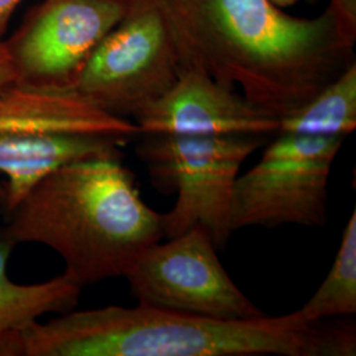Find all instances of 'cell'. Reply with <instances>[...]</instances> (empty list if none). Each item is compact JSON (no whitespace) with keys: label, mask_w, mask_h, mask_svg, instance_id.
I'll return each instance as SVG.
<instances>
[{"label":"cell","mask_w":356,"mask_h":356,"mask_svg":"<svg viewBox=\"0 0 356 356\" xmlns=\"http://www.w3.org/2000/svg\"><path fill=\"white\" fill-rule=\"evenodd\" d=\"M182 69L241 91L281 119L302 107L355 61L327 7L317 17L282 13L270 0H151Z\"/></svg>","instance_id":"6da1fadb"},{"label":"cell","mask_w":356,"mask_h":356,"mask_svg":"<svg viewBox=\"0 0 356 356\" xmlns=\"http://www.w3.org/2000/svg\"><path fill=\"white\" fill-rule=\"evenodd\" d=\"M334 319V318H332ZM354 322L279 317L216 319L151 306L70 310L10 334L0 355L354 356Z\"/></svg>","instance_id":"7a4b0ae2"},{"label":"cell","mask_w":356,"mask_h":356,"mask_svg":"<svg viewBox=\"0 0 356 356\" xmlns=\"http://www.w3.org/2000/svg\"><path fill=\"white\" fill-rule=\"evenodd\" d=\"M6 216L0 238L51 247L82 288L124 277L141 252L164 238L161 213L144 202L122 159L63 166Z\"/></svg>","instance_id":"3957f363"},{"label":"cell","mask_w":356,"mask_h":356,"mask_svg":"<svg viewBox=\"0 0 356 356\" xmlns=\"http://www.w3.org/2000/svg\"><path fill=\"white\" fill-rule=\"evenodd\" d=\"M268 138L140 134L135 152L148 168L153 186L177 195L172 210L161 214L164 238L202 226L216 250L225 248L234 234L229 213L235 181L243 163Z\"/></svg>","instance_id":"277c9868"},{"label":"cell","mask_w":356,"mask_h":356,"mask_svg":"<svg viewBox=\"0 0 356 356\" xmlns=\"http://www.w3.org/2000/svg\"><path fill=\"white\" fill-rule=\"evenodd\" d=\"M344 139L276 134L256 165L232 191L231 229L284 225L322 227L327 222L331 165Z\"/></svg>","instance_id":"5b68a950"},{"label":"cell","mask_w":356,"mask_h":356,"mask_svg":"<svg viewBox=\"0 0 356 356\" xmlns=\"http://www.w3.org/2000/svg\"><path fill=\"white\" fill-rule=\"evenodd\" d=\"M179 72L163 16L151 0H132L126 16L91 53L76 89L104 111L132 120L173 86Z\"/></svg>","instance_id":"8992f818"},{"label":"cell","mask_w":356,"mask_h":356,"mask_svg":"<svg viewBox=\"0 0 356 356\" xmlns=\"http://www.w3.org/2000/svg\"><path fill=\"white\" fill-rule=\"evenodd\" d=\"M124 277L139 305L216 319L266 314L231 280L202 226L149 245Z\"/></svg>","instance_id":"52a82bcc"},{"label":"cell","mask_w":356,"mask_h":356,"mask_svg":"<svg viewBox=\"0 0 356 356\" xmlns=\"http://www.w3.org/2000/svg\"><path fill=\"white\" fill-rule=\"evenodd\" d=\"M132 0H44L3 41L17 82L76 88L91 53L126 16Z\"/></svg>","instance_id":"ba28073f"},{"label":"cell","mask_w":356,"mask_h":356,"mask_svg":"<svg viewBox=\"0 0 356 356\" xmlns=\"http://www.w3.org/2000/svg\"><path fill=\"white\" fill-rule=\"evenodd\" d=\"M132 122L140 134L184 136H270L279 129V120L256 108L241 91L193 69H182L173 86Z\"/></svg>","instance_id":"9c48e42d"},{"label":"cell","mask_w":356,"mask_h":356,"mask_svg":"<svg viewBox=\"0 0 356 356\" xmlns=\"http://www.w3.org/2000/svg\"><path fill=\"white\" fill-rule=\"evenodd\" d=\"M0 132L95 135L129 143L140 135L129 119L102 110L76 88H48L13 81L0 90Z\"/></svg>","instance_id":"30bf717a"},{"label":"cell","mask_w":356,"mask_h":356,"mask_svg":"<svg viewBox=\"0 0 356 356\" xmlns=\"http://www.w3.org/2000/svg\"><path fill=\"white\" fill-rule=\"evenodd\" d=\"M127 141L95 135L0 132V173L7 177L6 213L40 181L63 166L90 159H122Z\"/></svg>","instance_id":"8fae6325"},{"label":"cell","mask_w":356,"mask_h":356,"mask_svg":"<svg viewBox=\"0 0 356 356\" xmlns=\"http://www.w3.org/2000/svg\"><path fill=\"white\" fill-rule=\"evenodd\" d=\"M13 244L0 238V346L48 313H66L76 307L82 286L66 273L40 284H16L7 276Z\"/></svg>","instance_id":"7c38bea8"},{"label":"cell","mask_w":356,"mask_h":356,"mask_svg":"<svg viewBox=\"0 0 356 356\" xmlns=\"http://www.w3.org/2000/svg\"><path fill=\"white\" fill-rule=\"evenodd\" d=\"M356 128V63L348 65L307 102L279 119L277 134L321 138L350 136Z\"/></svg>","instance_id":"4fadbf2b"},{"label":"cell","mask_w":356,"mask_h":356,"mask_svg":"<svg viewBox=\"0 0 356 356\" xmlns=\"http://www.w3.org/2000/svg\"><path fill=\"white\" fill-rule=\"evenodd\" d=\"M306 319L348 318L356 313V210L348 218L329 273L302 306Z\"/></svg>","instance_id":"5bb4252c"},{"label":"cell","mask_w":356,"mask_h":356,"mask_svg":"<svg viewBox=\"0 0 356 356\" xmlns=\"http://www.w3.org/2000/svg\"><path fill=\"white\" fill-rule=\"evenodd\" d=\"M329 8L335 15L344 38L355 45L356 0H330Z\"/></svg>","instance_id":"9a60e30c"},{"label":"cell","mask_w":356,"mask_h":356,"mask_svg":"<svg viewBox=\"0 0 356 356\" xmlns=\"http://www.w3.org/2000/svg\"><path fill=\"white\" fill-rule=\"evenodd\" d=\"M13 81H16V76H15L11 58L7 53L3 41H0V90L13 83Z\"/></svg>","instance_id":"2e32d148"},{"label":"cell","mask_w":356,"mask_h":356,"mask_svg":"<svg viewBox=\"0 0 356 356\" xmlns=\"http://www.w3.org/2000/svg\"><path fill=\"white\" fill-rule=\"evenodd\" d=\"M22 0H0V41L6 35L8 23Z\"/></svg>","instance_id":"e0dca14e"},{"label":"cell","mask_w":356,"mask_h":356,"mask_svg":"<svg viewBox=\"0 0 356 356\" xmlns=\"http://www.w3.org/2000/svg\"><path fill=\"white\" fill-rule=\"evenodd\" d=\"M6 201H7V193H6V184H0V213H6Z\"/></svg>","instance_id":"ac0fdd59"},{"label":"cell","mask_w":356,"mask_h":356,"mask_svg":"<svg viewBox=\"0 0 356 356\" xmlns=\"http://www.w3.org/2000/svg\"><path fill=\"white\" fill-rule=\"evenodd\" d=\"M275 6H291V4H294L297 0H270Z\"/></svg>","instance_id":"d6986e66"}]
</instances>
